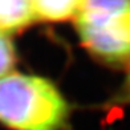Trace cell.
I'll use <instances>...</instances> for the list:
<instances>
[{
	"label": "cell",
	"mask_w": 130,
	"mask_h": 130,
	"mask_svg": "<svg viewBox=\"0 0 130 130\" xmlns=\"http://www.w3.org/2000/svg\"><path fill=\"white\" fill-rule=\"evenodd\" d=\"M68 118V102L49 80L23 73L0 78V123L8 129L61 130Z\"/></svg>",
	"instance_id": "6da1fadb"
},
{
	"label": "cell",
	"mask_w": 130,
	"mask_h": 130,
	"mask_svg": "<svg viewBox=\"0 0 130 130\" xmlns=\"http://www.w3.org/2000/svg\"><path fill=\"white\" fill-rule=\"evenodd\" d=\"M74 24L96 58L113 65L130 60V0H85Z\"/></svg>",
	"instance_id": "7a4b0ae2"
},
{
	"label": "cell",
	"mask_w": 130,
	"mask_h": 130,
	"mask_svg": "<svg viewBox=\"0 0 130 130\" xmlns=\"http://www.w3.org/2000/svg\"><path fill=\"white\" fill-rule=\"evenodd\" d=\"M33 20L31 0H0V32L21 31Z\"/></svg>",
	"instance_id": "3957f363"
},
{
	"label": "cell",
	"mask_w": 130,
	"mask_h": 130,
	"mask_svg": "<svg viewBox=\"0 0 130 130\" xmlns=\"http://www.w3.org/2000/svg\"><path fill=\"white\" fill-rule=\"evenodd\" d=\"M85 0H31L35 19L43 21H65L76 17Z\"/></svg>",
	"instance_id": "277c9868"
},
{
	"label": "cell",
	"mask_w": 130,
	"mask_h": 130,
	"mask_svg": "<svg viewBox=\"0 0 130 130\" xmlns=\"http://www.w3.org/2000/svg\"><path fill=\"white\" fill-rule=\"evenodd\" d=\"M16 62V51L7 33L0 32V78L11 72Z\"/></svg>",
	"instance_id": "5b68a950"
},
{
	"label": "cell",
	"mask_w": 130,
	"mask_h": 130,
	"mask_svg": "<svg viewBox=\"0 0 130 130\" xmlns=\"http://www.w3.org/2000/svg\"><path fill=\"white\" fill-rule=\"evenodd\" d=\"M127 82H129L127 85H129V90H130V76H129V81H127Z\"/></svg>",
	"instance_id": "8992f818"
}]
</instances>
